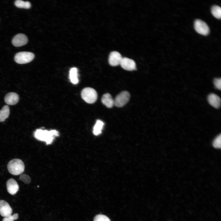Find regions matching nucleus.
I'll use <instances>...</instances> for the list:
<instances>
[{"label":"nucleus","instance_id":"2eb2a0df","mask_svg":"<svg viewBox=\"0 0 221 221\" xmlns=\"http://www.w3.org/2000/svg\"><path fill=\"white\" fill-rule=\"evenodd\" d=\"M69 79L74 84H77L79 81L78 78V70L75 67L72 68L69 71Z\"/></svg>","mask_w":221,"mask_h":221},{"label":"nucleus","instance_id":"6ab92c4d","mask_svg":"<svg viewBox=\"0 0 221 221\" xmlns=\"http://www.w3.org/2000/svg\"><path fill=\"white\" fill-rule=\"evenodd\" d=\"M211 13L213 16L217 19L221 17V8L217 5L213 6L211 8Z\"/></svg>","mask_w":221,"mask_h":221},{"label":"nucleus","instance_id":"0eeeda50","mask_svg":"<svg viewBox=\"0 0 221 221\" xmlns=\"http://www.w3.org/2000/svg\"><path fill=\"white\" fill-rule=\"evenodd\" d=\"M120 64L122 68L126 70L131 71L136 69L135 61L127 57H122Z\"/></svg>","mask_w":221,"mask_h":221},{"label":"nucleus","instance_id":"4be33fe9","mask_svg":"<svg viewBox=\"0 0 221 221\" xmlns=\"http://www.w3.org/2000/svg\"><path fill=\"white\" fill-rule=\"evenodd\" d=\"M19 179L26 184H29L31 182L30 177L25 174H21L20 176Z\"/></svg>","mask_w":221,"mask_h":221},{"label":"nucleus","instance_id":"f257e3e1","mask_svg":"<svg viewBox=\"0 0 221 221\" xmlns=\"http://www.w3.org/2000/svg\"><path fill=\"white\" fill-rule=\"evenodd\" d=\"M59 135L58 132L56 130L48 131L38 129L34 133L35 138L39 140L45 142L47 144H50L52 142L54 137Z\"/></svg>","mask_w":221,"mask_h":221},{"label":"nucleus","instance_id":"9b49d317","mask_svg":"<svg viewBox=\"0 0 221 221\" xmlns=\"http://www.w3.org/2000/svg\"><path fill=\"white\" fill-rule=\"evenodd\" d=\"M6 187L8 192L12 195H15L18 191L19 187L16 181L14 179L11 178L6 182Z\"/></svg>","mask_w":221,"mask_h":221},{"label":"nucleus","instance_id":"f3484780","mask_svg":"<svg viewBox=\"0 0 221 221\" xmlns=\"http://www.w3.org/2000/svg\"><path fill=\"white\" fill-rule=\"evenodd\" d=\"M104 125V123L101 120H97L93 128V132L95 135H98L101 132Z\"/></svg>","mask_w":221,"mask_h":221},{"label":"nucleus","instance_id":"5701e85b","mask_svg":"<svg viewBox=\"0 0 221 221\" xmlns=\"http://www.w3.org/2000/svg\"><path fill=\"white\" fill-rule=\"evenodd\" d=\"M214 84L215 88L220 90L221 89V78H215L214 80Z\"/></svg>","mask_w":221,"mask_h":221},{"label":"nucleus","instance_id":"7ed1b4c3","mask_svg":"<svg viewBox=\"0 0 221 221\" xmlns=\"http://www.w3.org/2000/svg\"><path fill=\"white\" fill-rule=\"evenodd\" d=\"M81 95L82 99L88 103H94L97 98L96 91L91 87H86L83 89L81 92Z\"/></svg>","mask_w":221,"mask_h":221},{"label":"nucleus","instance_id":"aec40b11","mask_svg":"<svg viewBox=\"0 0 221 221\" xmlns=\"http://www.w3.org/2000/svg\"><path fill=\"white\" fill-rule=\"evenodd\" d=\"M93 221H111L107 216L102 214H98L94 218Z\"/></svg>","mask_w":221,"mask_h":221},{"label":"nucleus","instance_id":"a211bd4d","mask_svg":"<svg viewBox=\"0 0 221 221\" xmlns=\"http://www.w3.org/2000/svg\"><path fill=\"white\" fill-rule=\"evenodd\" d=\"M15 6L19 8L29 9L30 8L31 4L28 1H24L20 0H17L15 2Z\"/></svg>","mask_w":221,"mask_h":221},{"label":"nucleus","instance_id":"9d476101","mask_svg":"<svg viewBox=\"0 0 221 221\" xmlns=\"http://www.w3.org/2000/svg\"><path fill=\"white\" fill-rule=\"evenodd\" d=\"M28 42V38L26 36L22 33L16 35L13 38L12 43L16 47H20L25 45Z\"/></svg>","mask_w":221,"mask_h":221},{"label":"nucleus","instance_id":"ddd939ff","mask_svg":"<svg viewBox=\"0 0 221 221\" xmlns=\"http://www.w3.org/2000/svg\"><path fill=\"white\" fill-rule=\"evenodd\" d=\"M207 100L211 106L216 108H219L220 106L221 99L220 97L214 93H211L208 96Z\"/></svg>","mask_w":221,"mask_h":221},{"label":"nucleus","instance_id":"20e7f679","mask_svg":"<svg viewBox=\"0 0 221 221\" xmlns=\"http://www.w3.org/2000/svg\"><path fill=\"white\" fill-rule=\"evenodd\" d=\"M34 57V54L32 52H21L15 55L14 60L18 64H25L31 62L33 60Z\"/></svg>","mask_w":221,"mask_h":221},{"label":"nucleus","instance_id":"b1692460","mask_svg":"<svg viewBox=\"0 0 221 221\" xmlns=\"http://www.w3.org/2000/svg\"><path fill=\"white\" fill-rule=\"evenodd\" d=\"M14 220L12 215H11L5 217L2 219V221H14Z\"/></svg>","mask_w":221,"mask_h":221},{"label":"nucleus","instance_id":"6e6552de","mask_svg":"<svg viewBox=\"0 0 221 221\" xmlns=\"http://www.w3.org/2000/svg\"><path fill=\"white\" fill-rule=\"evenodd\" d=\"M121 54L117 51L112 52L110 54L108 62L110 65L115 66L120 64L122 58Z\"/></svg>","mask_w":221,"mask_h":221},{"label":"nucleus","instance_id":"dca6fc26","mask_svg":"<svg viewBox=\"0 0 221 221\" xmlns=\"http://www.w3.org/2000/svg\"><path fill=\"white\" fill-rule=\"evenodd\" d=\"M10 110L9 107L4 105L0 110V122H3L7 118L10 114Z\"/></svg>","mask_w":221,"mask_h":221},{"label":"nucleus","instance_id":"1a4fd4ad","mask_svg":"<svg viewBox=\"0 0 221 221\" xmlns=\"http://www.w3.org/2000/svg\"><path fill=\"white\" fill-rule=\"evenodd\" d=\"M12 210L9 204L6 201L0 200V215L3 217L11 215Z\"/></svg>","mask_w":221,"mask_h":221},{"label":"nucleus","instance_id":"f03ea898","mask_svg":"<svg viewBox=\"0 0 221 221\" xmlns=\"http://www.w3.org/2000/svg\"><path fill=\"white\" fill-rule=\"evenodd\" d=\"M7 168L10 173L13 175H17L21 174L24 172L25 165L21 160L14 159L9 162Z\"/></svg>","mask_w":221,"mask_h":221},{"label":"nucleus","instance_id":"423d86ee","mask_svg":"<svg viewBox=\"0 0 221 221\" xmlns=\"http://www.w3.org/2000/svg\"><path fill=\"white\" fill-rule=\"evenodd\" d=\"M194 26L196 31L200 34L206 36L209 33V27L205 22L201 20H196L194 22Z\"/></svg>","mask_w":221,"mask_h":221},{"label":"nucleus","instance_id":"f8f14e48","mask_svg":"<svg viewBox=\"0 0 221 221\" xmlns=\"http://www.w3.org/2000/svg\"><path fill=\"white\" fill-rule=\"evenodd\" d=\"M19 97L16 93L11 92L7 94L4 97L5 102L9 105H13L19 101Z\"/></svg>","mask_w":221,"mask_h":221},{"label":"nucleus","instance_id":"412c9836","mask_svg":"<svg viewBox=\"0 0 221 221\" xmlns=\"http://www.w3.org/2000/svg\"><path fill=\"white\" fill-rule=\"evenodd\" d=\"M213 145L216 148H220L221 147V135H218L214 140Z\"/></svg>","mask_w":221,"mask_h":221},{"label":"nucleus","instance_id":"4468645a","mask_svg":"<svg viewBox=\"0 0 221 221\" xmlns=\"http://www.w3.org/2000/svg\"><path fill=\"white\" fill-rule=\"evenodd\" d=\"M101 102L103 104L108 108H111L114 105V100L110 94L108 93L103 95Z\"/></svg>","mask_w":221,"mask_h":221},{"label":"nucleus","instance_id":"393cba45","mask_svg":"<svg viewBox=\"0 0 221 221\" xmlns=\"http://www.w3.org/2000/svg\"><path fill=\"white\" fill-rule=\"evenodd\" d=\"M12 215L14 220L17 219L18 217V215L17 213L14 214Z\"/></svg>","mask_w":221,"mask_h":221},{"label":"nucleus","instance_id":"39448f33","mask_svg":"<svg viewBox=\"0 0 221 221\" xmlns=\"http://www.w3.org/2000/svg\"><path fill=\"white\" fill-rule=\"evenodd\" d=\"M130 97V93L124 91L118 95L114 100V105L118 107H122L129 101Z\"/></svg>","mask_w":221,"mask_h":221}]
</instances>
